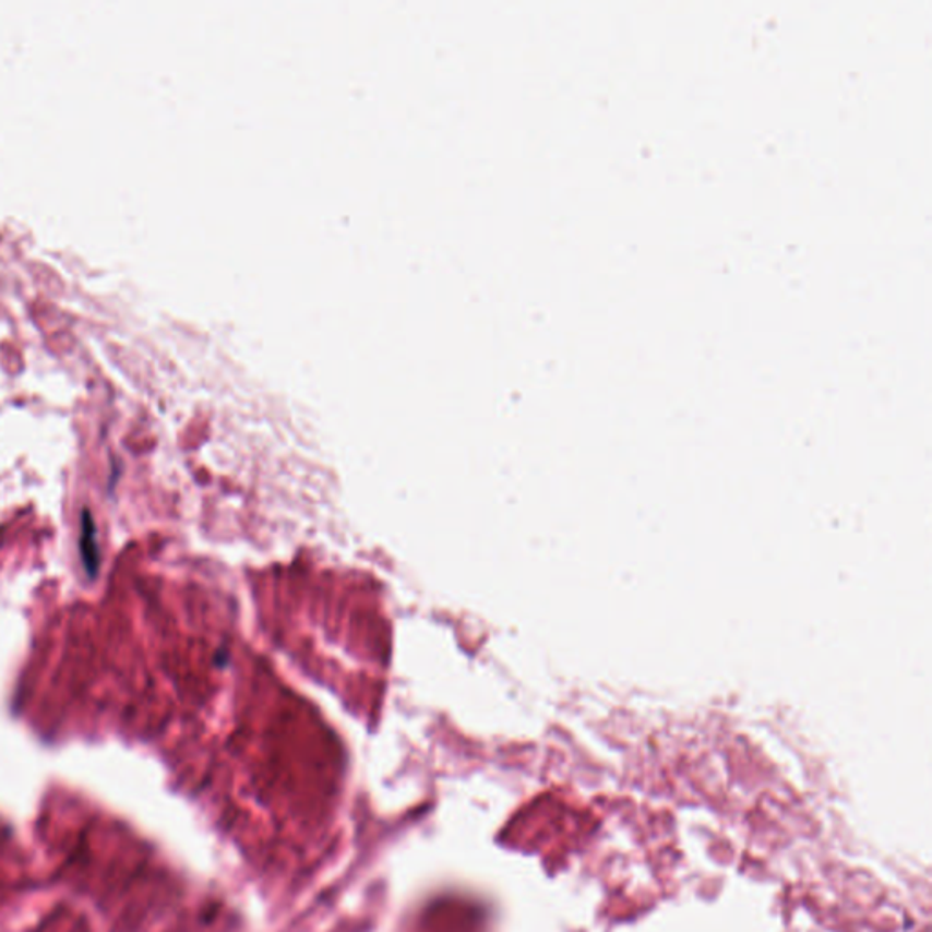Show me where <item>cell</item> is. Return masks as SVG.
<instances>
[{
    "label": "cell",
    "mask_w": 932,
    "mask_h": 932,
    "mask_svg": "<svg viewBox=\"0 0 932 932\" xmlns=\"http://www.w3.org/2000/svg\"><path fill=\"white\" fill-rule=\"evenodd\" d=\"M81 555H83L84 569L89 576H97L99 572L100 552L97 549V534L95 523L88 511L83 512V527H81Z\"/></svg>",
    "instance_id": "6da1fadb"
}]
</instances>
